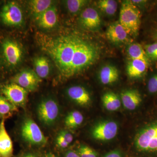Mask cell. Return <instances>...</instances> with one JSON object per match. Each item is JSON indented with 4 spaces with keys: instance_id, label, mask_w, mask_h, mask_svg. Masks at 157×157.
Here are the masks:
<instances>
[{
    "instance_id": "obj_1",
    "label": "cell",
    "mask_w": 157,
    "mask_h": 157,
    "mask_svg": "<svg viewBox=\"0 0 157 157\" xmlns=\"http://www.w3.org/2000/svg\"><path fill=\"white\" fill-rule=\"evenodd\" d=\"M37 41L42 51L53 62L60 75L65 78L83 72L100 56L97 45L74 34L55 37L38 35Z\"/></svg>"
},
{
    "instance_id": "obj_2",
    "label": "cell",
    "mask_w": 157,
    "mask_h": 157,
    "mask_svg": "<svg viewBox=\"0 0 157 157\" xmlns=\"http://www.w3.org/2000/svg\"><path fill=\"white\" fill-rule=\"evenodd\" d=\"M128 34L136 36L140 25V12L131 1L124 2L121 6L119 21Z\"/></svg>"
},
{
    "instance_id": "obj_3",
    "label": "cell",
    "mask_w": 157,
    "mask_h": 157,
    "mask_svg": "<svg viewBox=\"0 0 157 157\" xmlns=\"http://www.w3.org/2000/svg\"><path fill=\"white\" fill-rule=\"evenodd\" d=\"M135 145L139 151H157V122L142 129L137 134Z\"/></svg>"
},
{
    "instance_id": "obj_4",
    "label": "cell",
    "mask_w": 157,
    "mask_h": 157,
    "mask_svg": "<svg viewBox=\"0 0 157 157\" xmlns=\"http://www.w3.org/2000/svg\"><path fill=\"white\" fill-rule=\"evenodd\" d=\"M0 18L5 25L10 27L20 26L24 20L22 9L15 2L4 5L0 11Z\"/></svg>"
},
{
    "instance_id": "obj_5",
    "label": "cell",
    "mask_w": 157,
    "mask_h": 157,
    "mask_svg": "<svg viewBox=\"0 0 157 157\" xmlns=\"http://www.w3.org/2000/svg\"><path fill=\"white\" fill-rule=\"evenodd\" d=\"M21 134L23 138L30 144L41 145L47 142V139L39 126L31 119H27L24 122Z\"/></svg>"
},
{
    "instance_id": "obj_6",
    "label": "cell",
    "mask_w": 157,
    "mask_h": 157,
    "mask_svg": "<svg viewBox=\"0 0 157 157\" xmlns=\"http://www.w3.org/2000/svg\"><path fill=\"white\" fill-rule=\"evenodd\" d=\"M59 109L57 103L52 99H45L38 106L37 112L39 120L43 124L49 126L57 119Z\"/></svg>"
},
{
    "instance_id": "obj_7",
    "label": "cell",
    "mask_w": 157,
    "mask_h": 157,
    "mask_svg": "<svg viewBox=\"0 0 157 157\" xmlns=\"http://www.w3.org/2000/svg\"><path fill=\"white\" fill-rule=\"evenodd\" d=\"M3 56L7 63L11 67H16L22 60V48L16 41L11 39L4 40L2 44Z\"/></svg>"
},
{
    "instance_id": "obj_8",
    "label": "cell",
    "mask_w": 157,
    "mask_h": 157,
    "mask_svg": "<svg viewBox=\"0 0 157 157\" xmlns=\"http://www.w3.org/2000/svg\"><path fill=\"white\" fill-rule=\"evenodd\" d=\"M117 124L112 121H104L98 123L93 128L92 135L96 140H112L117 135L118 132Z\"/></svg>"
},
{
    "instance_id": "obj_9",
    "label": "cell",
    "mask_w": 157,
    "mask_h": 157,
    "mask_svg": "<svg viewBox=\"0 0 157 157\" xmlns=\"http://www.w3.org/2000/svg\"><path fill=\"white\" fill-rule=\"evenodd\" d=\"M16 83L27 90L33 91L36 89L42 80L33 70L26 69L16 74L13 78Z\"/></svg>"
},
{
    "instance_id": "obj_10",
    "label": "cell",
    "mask_w": 157,
    "mask_h": 157,
    "mask_svg": "<svg viewBox=\"0 0 157 157\" xmlns=\"http://www.w3.org/2000/svg\"><path fill=\"white\" fill-rule=\"evenodd\" d=\"M2 92L6 99L14 106H23L25 104L28 91L16 83H12L5 86Z\"/></svg>"
},
{
    "instance_id": "obj_11",
    "label": "cell",
    "mask_w": 157,
    "mask_h": 157,
    "mask_svg": "<svg viewBox=\"0 0 157 157\" xmlns=\"http://www.w3.org/2000/svg\"><path fill=\"white\" fill-rule=\"evenodd\" d=\"M80 24L85 28L95 29L100 26L101 19L98 11L93 8H86L82 11L79 17Z\"/></svg>"
},
{
    "instance_id": "obj_12",
    "label": "cell",
    "mask_w": 157,
    "mask_h": 157,
    "mask_svg": "<svg viewBox=\"0 0 157 157\" xmlns=\"http://www.w3.org/2000/svg\"><path fill=\"white\" fill-rule=\"evenodd\" d=\"M58 11L56 7L52 5L36 19L39 27L50 29L55 27L58 23Z\"/></svg>"
},
{
    "instance_id": "obj_13",
    "label": "cell",
    "mask_w": 157,
    "mask_h": 157,
    "mask_svg": "<svg viewBox=\"0 0 157 157\" xmlns=\"http://www.w3.org/2000/svg\"><path fill=\"white\" fill-rule=\"evenodd\" d=\"M13 143L5 126V120L0 123V157H12Z\"/></svg>"
},
{
    "instance_id": "obj_14",
    "label": "cell",
    "mask_w": 157,
    "mask_h": 157,
    "mask_svg": "<svg viewBox=\"0 0 157 157\" xmlns=\"http://www.w3.org/2000/svg\"><path fill=\"white\" fill-rule=\"evenodd\" d=\"M67 94L71 100L81 106H86L90 102L89 93L84 87L80 86L69 87L67 90Z\"/></svg>"
},
{
    "instance_id": "obj_15",
    "label": "cell",
    "mask_w": 157,
    "mask_h": 157,
    "mask_svg": "<svg viewBox=\"0 0 157 157\" xmlns=\"http://www.w3.org/2000/svg\"><path fill=\"white\" fill-rule=\"evenodd\" d=\"M121 100L124 107L133 110L141 103L142 98L140 93L136 90H129L121 93Z\"/></svg>"
},
{
    "instance_id": "obj_16",
    "label": "cell",
    "mask_w": 157,
    "mask_h": 157,
    "mask_svg": "<svg viewBox=\"0 0 157 157\" xmlns=\"http://www.w3.org/2000/svg\"><path fill=\"white\" fill-rule=\"evenodd\" d=\"M128 34L119 21L113 23L109 26L106 32V36L109 41L114 43L125 42Z\"/></svg>"
},
{
    "instance_id": "obj_17",
    "label": "cell",
    "mask_w": 157,
    "mask_h": 157,
    "mask_svg": "<svg viewBox=\"0 0 157 157\" xmlns=\"http://www.w3.org/2000/svg\"><path fill=\"white\" fill-rule=\"evenodd\" d=\"M149 63L140 59H131L127 67V73L131 78L143 76L147 70Z\"/></svg>"
},
{
    "instance_id": "obj_18",
    "label": "cell",
    "mask_w": 157,
    "mask_h": 157,
    "mask_svg": "<svg viewBox=\"0 0 157 157\" xmlns=\"http://www.w3.org/2000/svg\"><path fill=\"white\" fill-rule=\"evenodd\" d=\"M35 73L39 78H44L48 77L50 73V63L47 57L40 56L35 57L33 60Z\"/></svg>"
},
{
    "instance_id": "obj_19",
    "label": "cell",
    "mask_w": 157,
    "mask_h": 157,
    "mask_svg": "<svg viewBox=\"0 0 157 157\" xmlns=\"http://www.w3.org/2000/svg\"><path fill=\"white\" fill-rule=\"evenodd\" d=\"M119 73L117 68L112 65H106L101 69L99 78L101 83L104 85L112 84L117 81Z\"/></svg>"
},
{
    "instance_id": "obj_20",
    "label": "cell",
    "mask_w": 157,
    "mask_h": 157,
    "mask_svg": "<svg viewBox=\"0 0 157 157\" xmlns=\"http://www.w3.org/2000/svg\"><path fill=\"white\" fill-rule=\"evenodd\" d=\"M53 3L50 0H32L29 1V8L32 15L36 19L52 6Z\"/></svg>"
},
{
    "instance_id": "obj_21",
    "label": "cell",
    "mask_w": 157,
    "mask_h": 157,
    "mask_svg": "<svg viewBox=\"0 0 157 157\" xmlns=\"http://www.w3.org/2000/svg\"><path fill=\"white\" fill-rule=\"evenodd\" d=\"M102 101L103 106L108 111H116L121 106L120 99L116 94L112 92L104 94Z\"/></svg>"
},
{
    "instance_id": "obj_22",
    "label": "cell",
    "mask_w": 157,
    "mask_h": 157,
    "mask_svg": "<svg viewBox=\"0 0 157 157\" xmlns=\"http://www.w3.org/2000/svg\"><path fill=\"white\" fill-rule=\"evenodd\" d=\"M127 52L131 59H140L149 63L150 59L144 48L138 43L131 44L128 47Z\"/></svg>"
},
{
    "instance_id": "obj_23",
    "label": "cell",
    "mask_w": 157,
    "mask_h": 157,
    "mask_svg": "<svg viewBox=\"0 0 157 157\" xmlns=\"http://www.w3.org/2000/svg\"><path fill=\"white\" fill-rule=\"evenodd\" d=\"M83 116L78 111L70 112L65 120V125L70 129H74L80 126L83 122Z\"/></svg>"
},
{
    "instance_id": "obj_24",
    "label": "cell",
    "mask_w": 157,
    "mask_h": 157,
    "mask_svg": "<svg viewBox=\"0 0 157 157\" xmlns=\"http://www.w3.org/2000/svg\"><path fill=\"white\" fill-rule=\"evenodd\" d=\"M98 5L100 10L107 15H113L117 11V3L113 0H100Z\"/></svg>"
},
{
    "instance_id": "obj_25",
    "label": "cell",
    "mask_w": 157,
    "mask_h": 157,
    "mask_svg": "<svg viewBox=\"0 0 157 157\" xmlns=\"http://www.w3.org/2000/svg\"><path fill=\"white\" fill-rule=\"evenodd\" d=\"M16 106L10 103L6 98L0 96V115L7 117L16 110Z\"/></svg>"
},
{
    "instance_id": "obj_26",
    "label": "cell",
    "mask_w": 157,
    "mask_h": 157,
    "mask_svg": "<svg viewBox=\"0 0 157 157\" xmlns=\"http://www.w3.org/2000/svg\"><path fill=\"white\" fill-rule=\"evenodd\" d=\"M88 1L85 0H68L65 1L67 10L72 14H76L86 5Z\"/></svg>"
},
{
    "instance_id": "obj_27",
    "label": "cell",
    "mask_w": 157,
    "mask_h": 157,
    "mask_svg": "<svg viewBox=\"0 0 157 157\" xmlns=\"http://www.w3.org/2000/svg\"><path fill=\"white\" fill-rule=\"evenodd\" d=\"M78 152L80 157H98L97 152L86 145H80L78 147Z\"/></svg>"
},
{
    "instance_id": "obj_28",
    "label": "cell",
    "mask_w": 157,
    "mask_h": 157,
    "mask_svg": "<svg viewBox=\"0 0 157 157\" xmlns=\"http://www.w3.org/2000/svg\"><path fill=\"white\" fill-rule=\"evenodd\" d=\"M144 49L149 59L157 60V42L145 45Z\"/></svg>"
},
{
    "instance_id": "obj_29",
    "label": "cell",
    "mask_w": 157,
    "mask_h": 157,
    "mask_svg": "<svg viewBox=\"0 0 157 157\" xmlns=\"http://www.w3.org/2000/svg\"><path fill=\"white\" fill-rule=\"evenodd\" d=\"M148 91L151 94L157 93V74L150 78L147 84Z\"/></svg>"
},
{
    "instance_id": "obj_30",
    "label": "cell",
    "mask_w": 157,
    "mask_h": 157,
    "mask_svg": "<svg viewBox=\"0 0 157 157\" xmlns=\"http://www.w3.org/2000/svg\"><path fill=\"white\" fill-rule=\"evenodd\" d=\"M59 136H60L69 144L72 143L73 140V136L71 133L66 131H62L59 133Z\"/></svg>"
},
{
    "instance_id": "obj_31",
    "label": "cell",
    "mask_w": 157,
    "mask_h": 157,
    "mask_svg": "<svg viewBox=\"0 0 157 157\" xmlns=\"http://www.w3.org/2000/svg\"><path fill=\"white\" fill-rule=\"evenodd\" d=\"M56 144L59 147L62 148H65L69 146V144L67 143L63 138L60 136L58 135L56 137Z\"/></svg>"
},
{
    "instance_id": "obj_32",
    "label": "cell",
    "mask_w": 157,
    "mask_h": 157,
    "mask_svg": "<svg viewBox=\"0 0 157 157\" xmlns=\"http://www.w3.org/2000/svg\"><path fill=\"white\" fill-rule=\"evenodd\" d=\"M104 157H122L120 152L117 150L112 151L105 155Z\"/></svg>"
},
{
    "instance_id": "obj_33",
    "label": "cell",
    "mask_w": 157,
    "mask_h": 157,
    "mask_svg": "<svg viewBox=\"0 0 157 157\" xmlns=\"http://www.w3.org/2000/svg\"><path fill=\"white\" fill-rule=\"evenodd\" d=\"M65 157H80L78 153L73 151L67 152Z\"/></svg>"
},
{
    "instance_id": "obj_34",
    "label": "cell",
    "mask_w": 157,
    "mask_h": 157,
    "mask_svg": "<svg viewBox=\"0 0 157 157\" xmlns=\"http://www.w3.org/2000/svg\"><path fill=\"white\" fill-rule=\"evenodd\" d=\"M134 5H136V4H142L146 3V1H131Z\"/></svg>"
},
{
    "instance_id": "obj_35",
    "label": "cell",
    "mask_w": 157,
    "mask_h": 157,
    "mask_svg": "<svg viewBox=\"0 0 157 157\" xmlns=\"http://www.w3.org/2000/svg\"><path fill=\"white\" fill-rule=\"evenodd\" d=\"M153 37L155 40L156 42H157V26L156 29L155 30V33H154Z\"/></svg>"
},
{
    "instance_id": "obj_36",
    "label": "cell",
    "mask_w": 157,
    "mask_h": 157,
    "mask_svg": "<svg viewBox=\"0 0 157 157\" xmlns=\"http://www.w3.org/2000/svg\"><path fill=\"white\" fill-rule=\"evenodd\" d=\"M24 157H36L33 154H28L26 155Z\"/></svg>"
},
{
    "instance_id": "obj_37",
    "label": "cell",
    "mask_w": 157,
    "mask_h": 157,
    "mask_svg": "<svg viewBox=\"0 0 157 157\" xmlns=\"http://www.w3.org/2000/svg\"><path fill=\"white\" fill-rule=\"evenodd\" d=\"M47 157H55L54 156H52V155H49V156H47Z\"/></svg>"
}]
</instances>
